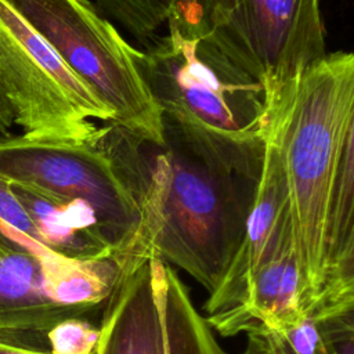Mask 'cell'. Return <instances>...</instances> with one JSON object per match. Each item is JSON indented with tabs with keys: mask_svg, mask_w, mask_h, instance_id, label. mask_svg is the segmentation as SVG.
I'll use <instances>...</instances> for the list:
<instances>
[{
	"mask_svg": "<svg viewBox=\"0 0 354 354\" xmlns=\"http://www.w3.org/2000/svg\"><path fill=\"white\" fill-rule=\"evenodd\" d=\"M266 137L285 176L304 306L354 303V55L307 68L275 106Z\"/></svg>",
	"mask_w": 354,
	"mask_h": 354,
	"instance_id": "6da1fadb",
	"label": "cell"
},
{
	"mask_svg": "<svg viewBox=\"0 0 354 354\" xmlns=\"http://www.w3.org/2000/svg\"><path fill=\"white\" fill-rule=\"evenodd\" d=\"M153 148L126 252L155 254L210 293L242 241L263 145L228 147L163 126V145Z\"/></svg>",
	"mask_w": 354,
	"mask_h": 354,
	"instance_id": "7a4b0ae2",
	"label": "cell"
},
{
	"mask_svg": "<svg viewBox=\"0 0 354 354\" xmlns=\"http://www.w3.org/2000/svg\"><path fill=\"white\" fill-rule=\"evenodd\" d=\"M166 25L167 33L136 48L162 124L228 147L263 145L271 119L264 87L171 17Z\"/></svg>",
	"mask_w": 354,
	"mask_h": 354,
	"instance_id": "3957f363",
	"label": "cell"
},
{
	"mask_svg": "<svg viewBox=\"0 0 354 354\" xmlns=\"http://www.w3.org/2000/svg\"><path fill=\"white\" fill-rule=\"evenodd\" d=\"M141 142L109 123L86 142L0 138V177L43 194L87 203L101 231L120 253L140 223L148 162Z\"/></svg>",
	"mask_w": 354,
	"mask_h": 354,
	"instance_id": "277c9868",
	"label": "cell"
},
{
	"mask_svg": "<svg viewBox=\"0 0 354 354\" xmlns=\"http://www.w3.org/2000/svg\"><path fill=\"white\" fill-rule=\"evenodd\" d=\"M170 17L256 79L271 115L295 80L328 54L321 0H178Z\"/></svg>",
	"mask_w": 354,
	"mask_h": 354,
	"instance_id": "5b68a950",
	"label": "cell"
},
{
	"mask_svg": "<svg viewBox=\"0 0 354 354\" xmlns=\"http://www.w3.org/2000/svg\"><path fill=\"white\" fill-rule=\"evenodd\" d=\"M68 68L113 111V124L163 145L162 113L136 59V47L88 0H7Z\"/></svg>",
	"mask_w": 354,
	"mask_h": 354,
	"instance_id": "8992f818",
	"label": "cell"
},
{
	"mask_svg": "<svg viewBox=\"0 0 354 354\" xmlns=\"http://www.w3.org/2000/svg\"><path fill=\"white\" fill-rule=\"evenodd\" d=\"M0 93L26 138L86 142L113 122L105 105L39 32L0 0Z\"/></svg>",
	"mask_w": 354,
	"mask_h": 354,
	"instance_id": "52a82bcc",
	"label": "cell"
},
{
	"mask_svg": "<svg viewBox=\"0 0 354 354\" xmlns=\"http://www.w3.org/2000/svg\"><path fill=\"white\" fill-rule=\"evenodd\" d=\"M116 261L95 354H228L174 267L155 254Z\"/></svg>",
	"mask_w": 354,
	"mask_h": 354,
	"instance_id": "ba28073f",
	"label": "cell"
},
{
	"mask_svg": "<svg viewBox=\"0 0 354 354\" xmlns=\"http://www.w3.org/2000/svg\"><path fill=\"white\" fill-rule=\"evenodd\" d=\"M290 225V202L279 156L264 136L260 176L243 236L220 283L203 303L206 319L228 313L243 301L254 272Z\"/></svg>",
	"mask_w": 354,
	"mask_h": 354,
	"instance_id": "9c48e42d",
	"label": "cell"
},
{
	"mask_svg": "<svg viewBox=\"0 0 354 354\" xmlns=\"http://www.w3.org/2000/svg\"><path fill=\"white\" fill-rule=\"evenodd\" d=\"M304 318L303 278L295 228L290 225L254 272L243 301L206 321L214 332L231 337L257 328L285 329Z\"/></svg>",
	"mask_w": 354,
	"mask_h": 354,
	"instance_id": "30bf717a",
	"label": "cell"
},
{
	"mask_svg": "<svg viewBox=\"0 0 354 354\" xmlns=\"http://www.w3.org/2000/svg\"><path fill=\"white\" fill-rule=\"evenodd\" d=\"M76 315L87 317L46 295L33 256L19 248L0 252V337L47 350V330Z\"/></svg>",
	"mask_w": 354,
	"mask_h": 354,
	"instance_id": "8fae6325",
	"label": "cell"
},
{
	"mask_svg": "<svg viewBox=\"0 0 354 354\" xmlns=\"http://www.w3.org/2000/svg\"><path fill=\"white\" fill-rule=\"evenodd\" d=\"M4 236L35 257L44 292L54 303L87 315L104 307L119 275V267L112 259L66 256L15 230L7 231Z\"/></svg>",
	"mask_w": 354,
	"mask_h": 354,
	"instance_id": "7c38bea8",
	"label": "cell"
},
{
	"mask_svg": "<svg viewBox=\"0 0 354 354\" xmlns=\"http://www.w3.org/2000/svg\"><path fill=\"white\" fill-rule=\"evenodd\" d=\"M11 188L30 216L41 243L77 259L112 257L113 248L87 203L59 199L15 183Z\"/></svg>",
	"mask_w": 354,
	"mask_h": 354,
	"instance_id": "4fadbf2b",
	"label": "cell"
},
{
	"mask_svg": "<svg viewBox=\"0 0 354 354\" xmlns=\"http://www.w3.org/2000/svg\"><path fill=\"white\" fill-rule=\"evenodd\" d=\"M242 354H354V311L319 319L306 315L279 330L253 329Z\"/></svg>",
	"mask_w": 354,
	"mask_h": 354,
	"instance_id": "5bb4252c",
	"label": "cell"
},
{
	"mask_svg": "<svg viewBox=\"0 0 354 354\" xmlns=\"http://www.w3.org/2000/svg\"><path fill=\"white\" fill-rule=\"evenodd\" d=\"M177 1L178 0H95V4L106 17L142 44L166 25Z\"/></svg>",
	"mask_w": 354,
	"mask_h": 354,
	"instance_id": "9a60e30c",
	"label": "cell"
},
{
	"mask_svg": "<svg viewBox=\"0 0 354 354\" xmlns=\"http://www.w3.org/2000/svg\"><path fill=\"white\" fill-rule=\"evenodd\" d=\"M100 328L87 317H68L54 324L46 333L48 354H95Z\"/></svg>",
	"mask_w": 354,
	"mask_h": 354,
	"instance_id": "2e32d148",
	"label": "cell"
},
{
	"mask_svg": "<svg viewBox=\"0 0 354 354\" xmlns=\"http://www.w3.org/2000/svg\"><path fill=\"white\" fill-rule=\"evenodd\" d=\"M0 354H48L47 350L22 344L12 339L0 337Z\"/></svg>",
	"mask_w": 354,
	"mask_h": 354,
	"instance_id": "e0dca14e",
	"label": "cell"
},
{
	"mask_svg": "<svg viewBox=\"0 0 354 354\" xmlns=\"http://www.w3.org/2000/svg\"><path fill=\"white\" fill-rule=\"evenodd\" d=\"M14 123L12 112L0 93V138L10 136V127Z\"/></svg>",
	"mask_w": 354,
	"mask_h": 354,
	"instance_id": "ac0fdd59",
	"label": "cell"
},
{
	"mask_svg": "<svg viewBox=\"0 0 354 354\" xmlns=\"http://www.w3.org/2000/svg\"><path fill=\"white\" fill-rule=\"evenodd\" d=\"M11 248H17V246L10 245V243H8V242H6L3 238H0V252H4V250L11 249Z\"/></svg>",
	"mask_w": 354,
	"mask_h": 354,
	"instance_id": "d6986e66",
	"label": "cell"
}]
</instances>
